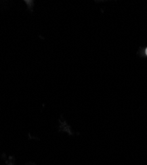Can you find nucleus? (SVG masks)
<instances>
[{"mask_svg":"<svg viewBox=\"0 0 147 165\" xmlns=\"http://www.w3.org/2000/svg\"><path fill=\"white\" fill-rule=\"evenodd\" d=\"M146 56H147V48L146 49Z\"/></svg>","mask_w":147,"mask_h":165,"instance_id":"obj_1","label":"nucleus"}]
</instances>
